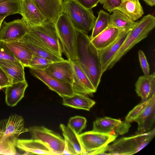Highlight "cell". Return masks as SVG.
Returning a JSON list of instances; mask_svg holds the SVG:
<instances>
[{
    "mask_svg": "<svg viewBox=\"0 0 155 155\" xmlns=\"http://www.w3.org/2000/svg\"><path fill=\"white\" fill-rule=\"evenodd\" d=\"M75 60L97 90L103 74L98 50L87 33L77 30Z\"/></svg>",
    "mask_w": 155,
    "mask_h": 155,
    "instance_id": "obj_1",
    "label": "cell"
},
{
    "mask_svg": "<svg viewBox=\"0 0 155 155\" xmlns=\"http://www.w3.org/2000/svg\"><path fill=\"white\" fill-rule=\"evenodd\" d=\"M137 22L114 57L108 70L112 68L134 46L148 36L155 27V17L148 14Z\"/></svg>",
    "mask_w": 155,
    "mask_h": 155,
    "instance_id": "obj_2",
    "label": "cell"
},
{
    "mask_svg": "<svg viewBox=\"0 0 155 155\" xmlns=\"http://www.w3.org/2000/svg\"><path fill=\"white\" fill-rule=\"evenodd\" d=\"M155 128L144 134L124 137L106 147L104 154L130 155L137 153L146 147L153 138Z\"/></svg>",
    "mask_w": 155,
    "mask_h": 155,
    "instance_id": "obj_3",
    "label": "cell"
},
{
    "mask_svg": "<svg viewBox=\"0 0 155 155\" xmlns=\"http://www.w3.org/2000/svg\"><path fill=\"white\" fill-rule=\"evenodd\" d=\"M61 13L66 15L77 31L87 33L92 29L96 18L76 0H64Z\"/></svg>",
    "mask_w": 155,
    "mask_h": 155,
    "instance_id": "obj_4",
    "label": "cell"
},
{
    "mask_svg": "<svg viewBox=\"0 0 155 155\" xmlns=\"http://www.w3.org/2000/svg\"><path fill=\"white\" fill-rule=\"evenodd\" d=\"M125 120L137 123L136 134L147 133L152 130L155 121V95L145 101L140 102L129 112Z\"/></svg>",
    "mask_w": 155,
    "mask_h": 155,
    "instance_id": "obj_5",
    "label": "cell"
},
{
    "mask_svg": "<svg viewBox=\"0 0 155 155\" xmlns=\"http://www.w3.org/2000/svg\"><path fill=\"white\" fill-rule=\"evenodd\" d=\"M28 33L46 49L62 57V50L55 22L47 21L40 25L28 27Z\"/></svg>",
    "mask_w": 155,
    "mask_h": 155,
    "instance_id": "obj_6",
    "label": "cell"
},
{
    "mask_svg": "<svg viewBox=\"0 0 155 155\" xmlns=\"http://www.w3.org/2000/svg\"><path fill=\"white\" fill-rule=\"evenodd\" d=\"M63 51L71 61L76 59V30L68 16L61 13L55 22Z\"/></svg>",
    "mask_w": 155,
    "mask_h": 155,
    "instance_id": "obj_7",
    "label": "cell"
},
{
    "mask_svg": "<svg viewBox=\"0 0 155 155\" xmlns=\"http://www.w3.org/2000/svg\"><path fill=\"white\" fill-rule=\"evenodd\" d=\"M117 135L110 134L93 130L78 135L84 155L104 154L106 147L114 141Z\"/></svg>",
    "mask_w": 155,
    "mask_h": 155,
    "instance_id": "obj_8",
    "label": "cell"
},
{
    "mask_svg": "<svg viewBox=\"0 0 155 155\" xmlns=\"http://www.w3.org/2000/svg\"><path fill=\"white\" fill-rule=\"evenodd\" d=\"M31 139L41 141L56 155H62L64 139L61 135L44 126H33L28 129Z\"/></svg>",
    "mask_w": 155,
    "mask_h": 155,
    "instance_id": "obj_9",
    "label": "cell"
},
{
    "mask_svg": "<svg viewBox=\"0 0 155 155\" xmlns=\"http://www.w3.org/2000/svg\"><path fill=\"white\" fill-rule=\"evenodd\" d=\"M28 28L23 17L8 22L5 21L0 31V41L5 43L18 41L28 33Z\"/></svg>",
    "mask_w": 155,
    "mask_h": 155,
    "instance_id": "obj_10",
    "label": "cell"
},
{
    "mask_svg": "<svg viewBox=\"0 0 155 155\" xmlns=\"http://www.w3.org/2000/svg\"><path fill=\"white\" fill-rule=\"evenodd\" d=\"M131 125L125 120L104 117L97 118L93 122L92 130L110 134H123L128 131Z\"/></svg>",
    "mask_w": 155,
    "mask_h": 155,
    "instance_id": "obj_11",
    "label": "cell"
},
{
    "mask_svg": "<svg viewBox=\"0 0 155 155\" xmlns=\"http://www.w3.org/2000/svg\"><path fill=\"white\" fill-rule=\"evenodd\" d=\"M31 74L41 80L51 90L57 93L61 97L71 96L74 94L71 85L61 82L52 77L42 70L30 68Z\"/></svg>",
    "mask_w": 155,
    "mask_h": 155,
    "instance_id": "obj_12",
    "label": "cell"
},
{
    "mask_svg": "<svg viewBox=\"0 0 155 155\" xmlns=\"http://www.w3.org/2000/svg\"><path fill=\"white\" fill-rule=\"evenodd\" d=\"M70 61L73 70V82L72 86L74 93L86 95L95 93L97 90L77 61Z\"/></svg>",
    "mask_w": 155,
    "mask_h": 155,
    "instance_id": "obj_13",
    "label": "cell"
},
{
    "mask_svg": "<svg viewBox=\"0 0 155 155\" xmlns=\"http://www.w3.org/2000/svg\"><path fill=\"white\" fill-rule=\"evenodd\" d=\"M131 31H122L111 44L104 48L97 50L103 74L108 70L114 57Z\"/></svg>",
    "mask_w": 155,
    "mask_h": 155,
    "instance_id": "obj_14",
    "label": "cell"
},
{
    "mask_svg": "<svg viewBox=\"0 0 155 155\" xmlns=\"http://www.w3.org/2000/svg\"><path fill=\"white\" fill-rule=\"evenodd\" d=\"M44 71L49 75L61 82L71 85L73 83L72 67L68 60L53 62Z\"/></svg>",
    "mask_w": 155,
    "mask_h": 155,
    "instance_id": "obj_15",
    "label": "cell"
},
{
    "mask_svg": "<svg viewBox=\"0 0 155 155\" xmlns=\"http://www.w3.org/2000/svg\"><path fill=\"white\" fill-rule=\"evenodd\" d=\"M20 15L28 27L40 25L47 21L34 0H21Z\"/></svg>",
    "mask_w": 155,
    "mask_h": 155,
    "instance_id": "obj_16",
    "label": "cell"
},
{
    "mask_svg": "<svg viewBox=\"0 0 155 155\" xmlns=\"http://www.w3.org/2000/svg\"><path fill=\"white\" fill-rule=\"evenodd\" d=\"M28 130L24 127V121L22 117L18 115H12L0 121V131L2 136L18 137Z\"/></svg>",
    "mask_w": 155,
    "mask_h": 155,
    "instance_id": "obj_17",
    "label": "cell"
},
{
    "mask_svg": "<svg viewBox=\"0 0 155 155\" xmlns=\"http://www.w3.org/2000/svg\"><path fill=\"white\" fill-rule=\"evenodd\" d=\"M135 91L141 99L145 101L155 95V73L139 77L135 84Z\"/></svg>",
    "mask_w": 155,
    "mask_h": 155,
    "instance_id": "obj_18",
    "label": "cell"
},
{
    "mask_svg": "<svg viewBox=\"0 0 155 155\" xmlns=\"http://www.w3.org/2000/svg\"><path fill=\"white\" fill-rule=\"evenodd\" d=\"M16 147L24 151L26 154L56 155L43 142L38 140L17 139Z\"/></svg>",
    "mask_w": 155,
    "mask_h": 155,
    "instance_id": "obj_19",
    "label": "cell"
},
{
    "mask_svg": "<svg viewBox=\"0 0 155 155\" xmlns=\"http://www.w3.org/2000/svg\"><path fill=\"white\" fill-rule=\"evenodd\" d=\"M48 21L55 22L61 12L62 0H34Z\"/></svg>",
    "mask_w": 155,
    "mask_h": 155,
    "instance_id": "obj_20",
    "label": "cell"
},
{
    "mask_svg": "<svg viewBox=\"0 0 155 155\" xmlns=\"http://www.w3.org/2000/svg\"><path fill=\"white\" fill-rule=\"evenodd\" d=\"M18 41L24 43L33 55L47 58L53 62L64 60L62 57L58 56L45 49L36 39L28 33Z\"/></svg>",
    "mask_w": 155,
    "mask_h": 155,
    "instance_id": "obj_21",
    "label": "cell"
},
{
    "mask_svg": "<svg viewBox=\"0 0 155 155\" xmlns=\"http://www.w3.org/2000/svg\"><path fill=\"white\" fill-rule=\"evenodd\" d=\"M0 67L6 73L12 84L26 80L25 67L19 61L0 60Z\"/></svg>",
    "mask_w": 155,
    "mask_h": 155,
    "instance_id": "obj_22",
    "label": "cell"
},
{
    "mask_svg": "<svg viewBox=\"0 0 155 155\" xmlns=\"http://www.w3.org/2000/svg\"><path fill=\"white\" fill-rule=\"evenodd\" d=\"M28 86L26 80L16 83L6 87L5 102L8 106H16L24 97L25 91Z\"/></svg>",
    "mask_w": 155,
    "mask_h": 155,
    "instance_id": "obj_23",
    "label": "cell"
},
{
    "mask_svg": "<svg viewBox=\"0 0 155 155\" xmlns=\"http://www.w3.org/2000/svg\"><path fill=\"white\" fill-rule=\"evenodd\" d=\"M122 31L108 25L104 30L91 40V42L97 50L102 49L113 42Z\"/></svg>",
    "mask_w": 155,
    "mask_h": 155,
    "instance_id": "obj_24",
    "label": "cell"
},
{
    "mask_svg": "<svg viewBox=\"0 0 155 155\" xmlns=\"http://www.w3.org/2000/svg\"><path fill=\"white\" fill-rule=\"evenodd\" d=\"M5 43L15 58L24 67H28L33 54L24 43L19 41Z\"/></svg>",
    "mask_w": 155,
    "mask_h": 155,
    "instance_id": "obj_25",
    "label": "cell"
},
{
    "mask_svg": "<svg viewBox=\"0 0 155 155\" xmlns=\"http://www.w3.org/2000/svg\"><path fill=\"white\" fill-rule=\"evenodd\" d=\"M62 98L63 105L78 109L89 111L95 104L94 101L83 94L74 93L72 96Z\"/></svg>",
    "mask_w": 155,
    "mask_h": 155,
    "instance_id": "obj_26",
    "label": "cell"
},
{
    "mask_svg": "<svg viewBox=\"0 0 155 155\" xmlns=\"http://www.w3.org/2000/svg\"><path fill=\"white\" fill-rule=\"evenodd\" d=\"M137 22L130 19L123 13L116 9L110 15L109 25L123 31H130L135 26Z\"/></svg>",
    "mask_w": 155,
    "mask_h": 155,
    "instance_id": "obj_27",
    "label": "cell"
},
{
    "mask_svg": "<svg viewBox=\"0 0 155 155\" xmlns=\"http://www.w3.org/2000/svg\"><path fill=\"white\" fill-rule=\"evenodd\" d=\"M117 9L134 21L140 18L144 14L139 0H123L120 5Z\"/></svg>",
    "mask_w": 155,
    "mask_h": 155,
    "instance_id": "obj_28",
    "label": "cell"
},
{
    "mask_svg": "<svg viewBox=\"0 0 155 155\" xmlns=\"http://www.w3.org/2000/svg\"><path fill=\"white\" fill-rule=\"evenodd\" d=\"M60 128L64 139L67 140L75 148L78 155H84V150L80 143L78 135L68 126L61 124Z\"/></svg>",
    "mask_w": 155,
    "mask_h": 155,
    "instance_id": "obj_29",
    "label": "cell"
},
{
    "mask_svg": "<svg viewBox=\"0 0 155 155\" xmlns=\"http://www.w3.org/2000/svg\"><path fill=\"white\" fill-rule=\"evenodd\" d=\"M98 16L95 21L92 28L91 40L93 39L109 25L110 14L102 10L98 12Z\"/></svg>",
    "mask_w": 155,
    "mask_h": 155,
    "instance_id": "obj_30",
    "label": "cell"
},
{
    "mask_svg": "<svg viewBox=\"0 0 155 155\" xmlns=\"http://www.w3.org/2000/svg\"><path fill=\"white\" fill-rule=\"evenodd\" d=\"M21 0H0V15L21 14Z\"/></svg>",
    "mask_w": 155,
    "mask_h": 155,
    "instance_id": "obj_31",
    "label": "cell"
},
{
    "mask_svg": "<svg viewBox=\"0 0 155 155\" xmlns=\"http://www.w3.org/2000/svg\"><path fill=\"white\" fill-rule=\"evenodd\" d=\"M17 139L16 137L0 136V154H16V142Z\"/></svg>",
    "mask_w": 155,
    "mask_h": 155,
    "instance_id": "obj_32",
    "label": "cell"
},
{
    "mask_svg": "<svg viewBox=\"0 0 155 155\" xmlns=\"http://www.w3.org/2000/svg\"><path fill=\"white\" fill-rule=\"evenodd\" d=\"M87 120L83 117L76 116L71 117L68 125L79 135L86 126Z\"/></svg>",
    "mask_w": 155,
    "mask_h": 155,
    "instance_id": "obj_33",
    "label": "cell"
},
{
    "mask_svg": "<svg viewBox=\"0 0 155 155\" xmlns=\"http://www.w3.org/2000/svg\"><path fill=\"white\" fill-rule=\"evenodd\" d=\"M53 62L47 58L33 55L28 68L44 70Z\"/></svg>",
    "mask_w": 155,
    "mask_h": 155,
    "instance_id": "obj_34",
    "label": "cell"
},
{
    "mask_svg": "<svg viewBox=\"0 0 155 155\" xmlns=\"http://www.w3.org/2000/svg\"><path fill=\"white\" fill-rule=\"evenodd\" d=\"M0 60L18 61L6 45V43L0 41Z\"/></svg>",
    "mask_w": 155,
    "mask_h": 155,
    "instance_id": "obj_35",
    "label": "cell"
},
{
    "mask_svg": "<svg viewBox=\"0 0 155 155\" xmlns=\"http://www.w3.org/2000/svg\"><path fill=\"white\" fill-rule=\"evenodd\" d=\"M138 57L141 68L144 75H149L150 73V66L144 52L139 50Z\"/></svg>",
    "mask_w": 155,
    "mask_h": 155,
    "instance_id": "obj_36",
    "label": "cell"
},
{
    "mask_svg": "<svg viewBox=\"0 0 155 155\" xmlns=\"http://www.w3.org/2000/svg\"><path fill=\"white\" fill-rule=\"evenodd\" d=\"M122 1L123 0H104L103 7L111 13L120 5Z\"/></svg>",
    "mask_w": 155,
    "mask_h": 155,
    "instance_id": "obj_37",
    "label": "cell"
},
{
    "mask_svg": "<svg viewBox=\"0 0 155 155\" xmlns=\"http://www.w3.org/2000/svg\"><path fill=\"white\" fill-rule=\"evenodd\" d=\"M12 83L3 70L0 67V90L11 85Z\"/></svg>",
    "mask_w": 155,
    "mask_h": 155,
    "instance_id": "obj_38",
    "label": "cell"
},
{
    "mask_svg": "<svg viewBox=\"0 0 155 155\" xmlns=\"http://www.w3.org/2000/svg\"><path fill=\"white\" fill-rule=\"evenodd\" d=\"M81 5L88 9H92L97 5L99 0H76Z\"/></svg>",
    "mask_w": 155,
    "mask_h": 155,
    "instance_id": "obj_39",
    "label": "cell"
},
{
    "mask_svg": "<svg viewBox=\"0 0 155 155\" xmlns=\"http://www.w3.org/2000/svg\"><path fill=\"white\" fill-rule=\"evenodd\" d=\"M64 140V147L62 155H78L72 145L67 140Z\"/></svg>",
    "mask_w": 155,
    "mask_h": 155,
    "instance_id": "obj_40",
    "label": "cell"
},
{
    "mask_svg": "<svg viewBox=\"0 0 155 155\" xmlns=\"http://www.w3.org/2000/svg\"><path fill=\"white\" fill-rule=\"evenodd\" d=\"M147 5L150 6H153L155 5V0H143Z\"/></svg>",
    "mask_w": 155,
    "mask_h": 155,
    "instance_id": "obj_41",
    "label": "cell"
},
{
    "mask_svg": "<svg viewBox=\"0 0 155 155\" xmlns=\"http://www.w3.org/2000/svg\"><path fill=\"white\" fill-rule=\"evenodd\" d=\"M8 16L7 15H0V31L2 28V22L4 19Z\"/></svg>",
    "mask_w": 155,
    "mask_h": 155,
    "instance_id": "obj_42",
    "label": "cell"
},
{
    "mask_svg": "<svg viewBox=\"0 0 155 155\" xmlns=\"http://www.w3.org/2000/svg\"><path fill=\"white\" fill-rule=\"evenodd\" d=\"M99 1H100L99 2L101 4H103L104 1V0H99Z\"/></svg>",
    "mask_w": 155,
    "mask_h": 155,
    "instance_id": "obj_43",
    "label": "cell"
},
{
    "mask_svg": "<svg viewBox=\"0 0 155 155\" xmlns=\"http://www.w3.org/2000/svg\"><path fill=\"white\" fill-rule=\"evenodd\" d=\"M2 136V134H1V132L0 131V136Z\"/></svg>",
    "mask_w": 155,
    "mask_h": 155,
    "instance_id": "obj_44",
    "label": "cell"
}]
</instances>
